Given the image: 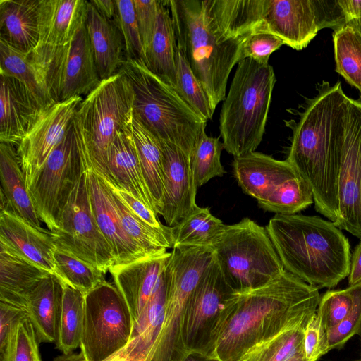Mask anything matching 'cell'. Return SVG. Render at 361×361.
Here are the masks:
<instances>
[{"label":"cell","mask_w":361,"mask_h":361,"mask_svg":"<svg viewBox=\"0 0 361 361\" xmlns=\"http://www.w3.org/2000/svg\"><path fill=\"white\" fill-rule=\"evenodd\" d=\"M319 288L284 272L266 285L235 292L222 313L208 355L237 361L253 346L290 329L305 327L317 312Z\"/></svg>","instance_id":"6da1fadb"},{"label":"cell","mask_w":361,"mask_h":361,"mask_svg":"<svg viewBox=\"0 0 361 361\" xmlns=\"http://www.w3.org/2000/svg\"><path fill=\"white\" fill-rule=\"evenodd\" d=\"M317 88L298 122H286L293 130L286 160L310 186L317 212L335 223L348 97L341 82L331 86L323 81Z\"/></svg>","instance_id":"7a4b0ae2"},{"label":"cell","mask_w":361,"mask_h":361,"mask_svg":"<svg viewBox=\"0 0 361 361\" xmlns=\"http://www.w3.org/2000/svg\"><path fill=\"white\" fill-rule=\"evenodd\" d=\"M265 228L285 270L305 283L331 288L348 276L350 245L334 222L315 216L275 214Z\"/></svg>","instance_id":"3957f363"},{"label":"cell","mask_w":361,"mask_h":361,"mask_svg":"<svg viewBox=\"0 0 361 361\" xmlns=\"http://www.w3.org/2000/svg\"><path fill=\"white\" fill-rule=\"evenodd\" d=\"M176 44L202 85L214 112L226 98L228 76L248 37L226 38L212 29L200 0L166 1Z\"/></svg>","instance_id":"277c9868"},{"label":"cell","mask_w":361,"mask_h":361,"mask_svg":"<svg viewBox=\"0 0 361 361\" xmlns=\"http://www.w3.org/2000/svg\"><path fill=\"white\" fill-rule=\"evenodd\" d=\"M134 93L128 77L118 71L102 80L79 104L73 132L84 171L113 185L107 165L109 148L132 114Z\"/></svg>","instance_id":"5b68a950"},{"label":"cell","mask_w":361,"mask_h":361,"mask_svg":"<svg viewBox=\"0 0 361 361\" xmlns=\"http://www.w3.org/2000/svg\"><path fill=\"white\" fill-rule=\"evenodd\" d=\"M276 77L269 64L241 60L219 116L224 149L234 157L255 152L265 130Z\"/></svg>","instance_id":"8992f818"},{"label":"cell","mask_w":361,"mask_h":361,"mask_svg":"<svg viewBox=\"0 0 361 361\" xmlns=\"http://www.w3.org/2000/svg\"><path fill=\"white\" fill-rule=\"evenodd\" d=\"M119 71L134 93L133 111L159 140L175 144L190 154L205 131L207 121L197 115L176 90L153 73L142 61L125 59Z\"/></svg>","instance_id":"52a82bcc"},{"label":"cell","mask_w":361,"mask_h":361,"mask_svg":"<svg viewBox=\"0 0 361 361\" xmlns=\"http://www.w3.org/2000/svg\"><path fill=\"white\" fill-rule=\"evenodd\" d=\"M214 258L238 293L262 287L285 271L266 228L247 217L226 225L214 247Z\"/></svg>","instance_id":"ba28073f"},{"label":"cell","mask_w":361,"mask_h":361,"mask_svg":"<svg viewBox=\"0 0 361 361\" xmlns=\"http://www.w3.org/2000/svg\"><path fill=\"white\" fill-rule=\"evenodd\" d=\"M209 264L191 250L173 251L166 266L167 296L159 332L145 361H180L187 351L183 326L188 300Z\"/></svg>","instance_id":"9c48e42d"},{"label":"cell","mask_w":361,"mask_h":361,"mask_svg":"<svg viewBox=\"0 0 361 361\" xmlns=\"http://www.w3.org/2000/svg\"><path fill=\"white\" fill-rule=\"evenodd\" d=\"M134 320L114 283L104 281L85 294L80 351L86 361H104L129 343Z\"/></svg>","instance_id":"30bf717a"},{"label":"cell","mask_w":361,"mask_h":361,"mask_svg":"<svg viewBox=\"0 0 361 361\" xmlns=\"http://www.w3.org/2000/svg\"><path fill=\"white\" fill-rule=\"evenodd\" d=\"M49 232L57 250L104 274L116 264L112 249L93 214L85 171L62 212L59 228Z\"/></svg>","instance_id":"8fae6325"},{"label":"cell","mask_w":361,"mask_h":361,"mask_svg":"<svg viewBox=\"0 0 361 361\" xmlns=\"http://www.w3.org/2000/svg\"><path fill=\"white\" fill-rule=\"evenodd\" d=\"M83 171L72 121L63 139L27 185L37 213L49 231L59 228L62 212Z\"/></svg>","instance_id":"7c38bea8"},{"label":"cell","mask_w":361,"mask_h":361,"mask_svg":"<svg viewBox=\"0 0 361 361\" xmlns=\"http://www.w3.org/2000/svg\"><path fill=\"white\" fill-rule=\"evenodd\" d=\"M345 24V17L338 0H264L258 32L274 35L284 44L301 50L319 30H334Z\"/></svg>","instance_id":"4fadbf2b"},{"label":"cell","mask_w":361,"mask_h":361,"mask_svg":"<svg viewBox=\"0 0 361 361\" xmlns=\"http://www.w3.org/2000/svg\"><path fill=\"white\" fill-rule=\"evenodd\" d=\"M32 53L42 71L54 102L87 95L100 82L85 19L67 45L41 53Z\"/></svg>","instance_id":"5bb4252c"},{"label":"cell","mask_w":361,"mask_h":361,"mask_svg":"<svg viewBox=\"0 0 361 361\" xmlns=\"http://www.w3.org/2000/svg\"><path fill=\"white\" fill-rule=\"evenodd\" d=\"M235 292L214 258L188 302L183 326V341L187 352L208 355L222 313Z\"/></svg>","instance_id":"9a60e30c"},{"label":"cell","mask_w":361,"mask_h":361,"mask_svg":"<svg viewBox=\"0 0 361 361\" xmlns=\"http://www.w3.org/2000/svg\"><path fill=\"white\" fill-rule=\"evenodd\" d=\"M334 224L361 240V101L348 97Z\"/></svg>","instance_id":"2e32d148"},{"label":"cell","mask_w":361,"mask_h":361,"mask_svg":"<svg viewBox=\"0 0 361 361\" xmlns=\"http://www.w3.org/2000/svg\"><path fill=\"white\" fill-rule=\"evenodd\" d=\"M75 96L44 109L16 148L27 186L65 137L82 101Z\"/></svg>","instance_id":"e0dca14e"},{"label":"cell","mask_w":361,"mask_h":361,"mask_svg":"<svg viewBox=\"0 0 361 361\" xmlns=\"http://www.w3.org/2000/svg\"><path fill=\"white\" fill-rule=\"evenodd\" d=\"M162 155L164 199L160 215L167 226H175L197 207V188L190 155L178 146L159 140Z\"/></svg>","instance_id":"ac0fdd59"},{"label":"cell","mask_w":361,"mask_h":361,"mask_svg":"<svg viewBox=\"0 0 361 361\" xmlns=\"http://www.w3.org/2000/svg\"><path fill=\"white\" fill-rule=\"evenodd\" d=\"M56 249L49 231L34 226L12 209L0 210V250L16 255L56 276Z\"/></svg>","instance_id":"d6986e66"},{"label":"cell","mask_w":361,"mask_h":361,"mask_svg":"<svg viewBox=\"0 0 361 361\" xmlns=\"http://www.w3.org/2000/svg\"><path fill=\"white\" fill-rule=\"evenodd\" d=\"M91 207L98 226L112 249L115 265L147 256L126 232L107 183L91 171H84Z\"/></svg>","instance_id":"ffe728a7"},{"label":"cell","mask_w":361,"mask_h":361,"mask_svg":"<svg viewBox=\"0 0 361 361\" xmlns=\"http://www.w3.org/2000/svg\"><path fill=\"white\" fill-rule=\"evenodd\" d=\"M171 252L147 255L125 264L114 265L109 272L128 304L134 322L139 317L164 274Z\"/></svg>","instance_id":"44dd1931"},{"label":"cell","mask_w":361,"mask_h":361,"mask_svg":"<svg viewBox=\"0 0 361 361\" xmlns=\"http://www.w3.org/2000/svg\"><path fill=\"white\" fill-rule=\"evenodd\" d=\"M0 142L18 145L44 109L17 78L0 74Z\"/></svg>","instance_id":"7402d4cb"},{"label":"cell","mask_w":361,"mask_h":361,"mask_svg":"<svg viewBox=\"0 0 361 361\" xmlns=\"http://www.w3.org/2000/svg\"><path fill=\"white\" fill-rule=\"evenodd\" d=\"M232 166L243 191L257 202L265 200L285 181L300 175L286 159L277 160L257 152L234 157Z\"/></svg>","instance_id":"603a6c76"},{"label":"cell","mask_w":361,"mask_h":361,"mask_svg":"<svg viewBox=\"0 0 361 361\" xmlns=\"http://www.w3.org/2000/svg\"><path fill=\"white\" fill-rule=\"evenodd\" d=\"M87 1L40 0L37 54L67 45L85 19Z\"/></svg>","instance_id":"cb8c5ba5"},{"label":"cell","mask_w":361,"mask_h":361,"mask_svg":"<svg viewBox=\"0 0 361 361\" xmlns=\"http://www.w3.org/2000/svg\"><path fill=\"white\" fill-rule=\"evenodd\" d=\"M130 121L117 133L109 148V172L114 187L130 193L155 212L142 176Z\"/></svg>","instance_id":"d4e9b609"},{"label":"cell","mask_w":361,"mask_h":361,"mask_svg":"<svg viewBox=\"0 0 361 361\" xmlns=\"http://www.w3.org/2000/svg\"><path fill=\"white\" fill-rule=\"evenodd\" d=\"M202 5L212 29L226 38L249 36L262 23L264 0H205Z\"/></svg>","instance_id":"484cf974"},{"label":"cell","mask_w":361,"mask_h":361,"mask_svg":"<svg viewBox=\"0 0 361 361\" xmlns=\"http://www.w3.org/2000/svg\"><path fill=\"white\" fill-rule=\"evenodd\" d=\"M85 25L100 80L118 73L125 58L122 35L115 21L87 2Z\"/></svg>","instance_id":"4316f807"},{"label":"cell","mask_w":361,"mask_h":361,"mask_svg":"<svg viewBox=\"0 0 361 361\" xmlns=\"http://www.w3.org/2000/svg\"><path fill=\"white\" fill-rule=\"evenodd\" d=\"M40 0H0V39L23 52L39 41Z\"/></svg>","instance_id":"83f0119b"},{"label":"cell","mask_w":361,"mask_h":361,"mask_svg":"<svg viewBox=\"0 0 361 361\" xmlns=\"http://www.w3.org/2000/svg\"><path fill=\"white\" fill-rule=\"evenodd\" d=\"M63 292L62 282L49 274L27 298L26 310L39 343L57 340Z\"/></svg>","instance_id":"f1b7e54d"},{"label":"cell","mask_w":361,"mask_h":361,"mask_svg":"<svg viewBox=\"0 0 361 361\" xmlns=\"http://www.w3.org/2000/svg\"><path fill=\"white\" fill-rule=\"evenodd\" d=\"M49 274L16 255L0 250V302L26 309L29 295Z\"/></svg>","instance_id":"f546056e"},{"label":"cell","mask_w":361,"mask_h":361,"mask_svg":"<svg viewBox=\"0 0 361 361\" xmlns=\"http://www.w3.org/2000/svg\"><path fill=\"white\" fill-rule=\"evenodd\" d=\"M0 191L4 193L13 211L34 226L43 229L14 145L0 144Z\"/></svg>","instance_id":"4dcf8cb0"},{"label":"cell","mask_w":361,"mask_h":361,"mask_svg":"<svg viewBox=\"0 0 361 361\" xmlns=\"http://www.w3.org/2000/svg\"><path fill=\"white\" fill-rule=\"evenodd\" d=\"M176 48L170 11L166 1H160L153 37L145 51V64L174 89L176 86Z\"/></svg>","instance_id":"1f68e13d"},{"label":"cell","mask_w":361,"mask_h":361,"mask_svg":"<svg viewBox=\"0 0 361 361\" xmlns=\"http://www.w3.org/2000/svg\"><path fill=\"white\" fill-rule=\"evenodd\" d=\"M130 125L145 182L152 199L154 210L157 214H160L164 187L159 140L142 125L133 111Z\"/></svg>","instance_id":"d6a6232c"},{"label":"cell","mask_w":361,"mask_h":361,"mask_svg":"<svg viewBox=\"0 0 361 361\" xmlns=\"http://www.w3.org/2000/svg\"><path fill=\"white\" fill-rule=\"evenodd\" d=\"M226 225L212 214L209 207H197L178 224L171 227L172 248L214 247Z\"/></svg>","instance_id":"836d02e7"},{"label":"cell","mask_w":361,"mask_h":361,"mask_svg":"<svg viewBox=\"0 0 361 361\" xmlns=\"http://www.w3.org/2000/svg\"><path fill=\"white\" fill-rule=\"evenodd\" d=\"M0 74L14 77L31 92L43 109L56 103L31 52L18 50L0 39Z\"/></svg>","instance_id":"e575fe53"},{"label":"cell","mask_w":361,"mask_h":361,"mask_svg":"<svg viewBox=\"0 0 361 361\" xmlns=\"http://www.w3.org/2000/svg\"><path fill=\"white\" fill-rule=\"evenodd\" d=\"M63 283V298L56 348L63 354L80 348L84 321L85 294Z\"/></svg>","instance_id":"d590c367"},{"label":"cell","mask_w":361,"mask_h":361,"mask_svg":"<svg viewBox=\"0 0 361 361\" xmlns=\"http://www.w3.org/2000/svg\"><path fill=\"white\" fill-rule=\"evenodd\" d=\"M336 71L360 92L361 101V32L345 24L334 30Z\"/></svg>","instance_id":"8d00e7d4"},{"label":"cell","mask_w":361,"mask_h":361,"mask_svg":"<svg viewBox=\"0 0 361 361\" xmlns=\"http://www.w3.org/2000/svg\"><path fill=\"white\" fill-rule=\"evenodd\" d=\"M111 190L126 232L145 254L152 255L172 248L171 227L169 231H161L151 227L136 216L111 189Z\"/></svg>","instance_id":"74e56055"},{"label":"cell","mask_w":361,"mask_h":361,"mask_svg":"<svg viewBox=\"0 0 361 361\" xmlns=\"http://www.w3.org/2000/svg\"><path fill=\"white\" fill-rule=\"evenodd\" d=\"M314 202L312 189L300 176L290 178L279 185L258 206L276 214H295Z\"/></svg>","instance_id":"f35d334b"},{"label":"cell","mask_w":361,"mask_h":361,"mask_svg":"<svg viewBox=\"0 0 361 361\" xmlns=\"http://www.w3.org/2000/svg\"><path fill=\"white\" fill-rule=\"evenodd\" d=\"M224 149L219 137H209L204 131L196 141L190 154V167L196 188L207 183L210 179L226 173L221 162Z\"/></svg>","instance_id":"ab89813d"},{"label":"cell","mask_w":361,"mask_h":361,"mask_svg":"<svg viewBox=\"0 0 361 361\" xmlns=\"http://www.w3.org/2000/svg\"><path fill=\"white\" fill-rule=\"evenodd\" d=\"M56 276L84 294L105 281V274L78 258L56 249L54 252Z\"/></svg>","instance_id":"60d3db41"},{"label":"cell","mask_w":361,"mask_h":361,"mask_svg":"<svg viewBox=\"0 0 361 361\" xmlns=\"http://www.w3.org/2000/svg\"><path fill=\"white\" fill-rule=\"evenodd\" d=\"M305 327L288 329L246 351L237 361H286L302 350Z\"/></svg>","instance_id":"b9f144b4"},{"label":"cell","mask_w":361,"mask_h":361,"mask_svg":"<svg viewBox=\"0 0 361 361\" xmlns=\"http://www.w3.org/2000/svg\"><path fill=\"white\" fill-rule=\"evenodd\" d=\"M176 91L201 118L207 121L212 119L214 112L208 97L178 47L176 51Z\"/></svg>","instance_id":"7bdbcfd3"},{"label":"cell","mask_w":361,"mask_h":361,"mask_svg":"<svg viewBox=\"0 0 361 361\" xmlns=\"http://www.w3.org/2000/svg\"><path fill=\"white\" fill-rule=\"evenodd\" d=\"M33 326L28 317L15 326L5 349L0 353V361H42Z\"/></svg>","instance_id":"ee69618b"},{"label":"cell","mask_w":361,"mask_h":361,"mask_svg":"<svg viewBox=\"0 0 361 361\" xmlns=\"http://www.w3.org/2000/svg\"><path fill=\"white\" fill-rule=\"evenodd\" d=\"M116 14L114 21L123 39L126 59L145 63V55L137 22L133 0H115Z\"/></svg>","instance_id":"f6af8a7d"},{"label":"cell","mask_w":361,"mask_h":361,"mask_svg":"<svg viewBox=\"0 0 361 361\" xmlns=\"http://www.w3.org/2000/svg\"><path fill=\"white\" fill-rule=\"evenodd\" d=\"M353 301V286L342 290H329L320 297L317 314L325 334L347 317Z\"/></svg>","instance_id":"bcb514c9"},{"label":"cell","mask_w":361,"mask_h":361,"mask_svg":"<svg viewBox=\"0 0 361 361\" xmlns=\"http://www.w3.org/2000/svg\"><path fill=\"white\" fill-rule=\"evenodd\" d=\"M353 301L347 317L325 334L324 354L342 347L361 327V282L353 285Z\"/></svg>","instance_id":"7dc6e473"},{"label":"cell","mask_w":361,"mask_h":361,"mask_svg":"<svg viewBox=\"0 0 361 361\" xmlns=\"http://www.w3.org/2000/svg\"><path fill=\"white\" fill-rule=\"evenodd\" d=\"M283 44V40L274 35L264 32H253L243 44L240 61L250 59L260 64H269L270 55Z\"/></svg>","instance_id":"c3c4849f"},{"label":"cell","mask_w":361,"mask_h":361,"mask_svg":"<svg viewBox=\"0 0 361 361\" xmlns=\"http://www.w3.org/2000/svg\"><path fill=\"white\" fill-rule=\"evenodd\" d=\"M133 1L137 22L145 55V51L153 37L160 1Z\"/></svg>","instance_id":"681fc988"},{"label":"cell","mask_w":361,"mask_h":361,"mask_svg":"<svg viewBox=\"0 0 361 361\" xmlns=\"http://www.w3.org/2000/svg\"><path fill=\"white\" fill-rule=\"evenodd\" d=\"M325 333L318 315L314 313L308 320L304 329L303 353L310 361H317L324 355Z\"/></svg>","instance_id":"f907efd6"},{"label":"cell","mask_w":361,"mask_h":361,"mask_svg":"<svg viewBox=\"0 0 361 361\" xmlns=\"http://www.w3.org/2000/svg\"><path fill=\"white\" fill-rule=\"evenodd\" d=\"M108 185L112 191L120 197L127 207L147 224L161 231H169L171 227L168 226H166L160 222L158 214L152 209L147 207L130 193L123 190L117 189L109 183Z\"/></svg>","instance_id":"816d5d0a"},{"label":"cell","mask_w":361,"mask_h":361,"mask_svg":"<svg viewBox=\"0 0 361 361\" xmlns=\"http://www.w3.org/2000/svg\"><path fill=\"white\" fill-rule=\"evenodd\" d=\"M27 317L26 309L0 302V353L5 349L15 326Z\"/></svg>","instance_id":"f5cc1de1"},{"label":"cell","mask_w":361,"mask_h":361,"mask_svg":"<svg viewBox=\"0 0 361 361\" xmlns=\"http://www.w3.org/2000/svg\"><path fill=\"white\" fill-rule=\"evenodd\" d=\"M348 279L349 286L361 282V242L356 246L351 255Z\"/></svg>","instance_id":"db71d44e"},{"label":"cell","mask_w":361,"mask_h":361,"mask_svg":"<svg viewBox=\"0 0 361 361\" xmlns=\"http://www.w3.org/2000/svg\"><path fill=\"white\" fill-rule=\"evenodd\" d=\"M345 17L350 20L361 18V0H338Z\"/></svg>","instance_id":"11a10c76"},{"label":"cell","mask_w":361,"mask_h":361,"mask_svg":"<svg viewBox=\"0 0 361 361\" xmlns=\"http://www.w3.org/2000/svg\"><path fill=\"white\" fill-rule=\"evenodd\" d=\"M90 2L103 16L110 20H114L116 14V1L112 0H91Z\"/></svg>","instance_id":"9f6ffc18"},{"label":"cell","mask_w":361,"mask_h":361,"mask_svg":"<svg viewBox=\"0 0 361 361\" xmlns=\"http://www.w3.org/2000/svg\"><path fill=\"white\" fill-rule=\"evenodd\" d=\"M180 361H220L219 360L199 352H187Z\"/></svg>","instance_id":"6f0895ef"},{"label":"cell","mask_w":361,"mask_h":361,"mask_svg":"<svg viewBox=\"0 0 361 361\" xmlns=\"http://www.w3.org/2000/svg\"><path fill=\"white\" fill-rule=\"evenodd\" d=\"M52 361H86V360L83 353L80 351V353H62L61 355H59L54 358Z\"/></svg>","instance_id":"680465c9"},{"label":"cell","mask_w":361,"mask_h":361,"mask_svg":"<svg viewBox=\"0 0 361 361\" xmlns=\"http://www.w3.org/2000/svg\"><path fill=\"white\" fill-rule=\"evenodd\" d=\"M286 361H310V360H308L305 357L304 353H303V349H302V350L298 352L297 353H295V355L291 356L290 358H288Z\"/></svg>","instance_id":"91938a15"},{"label":"cell","mask_w":361,"mask_h":361,"mask_svg":"<svg viewBox=\"0 0 361 361\" xmlns=\"http://www.w3.org/2000/svg\"><path fill=\"white\" fill-rule=\"evenodd\" d=\"M104 361H130L124 356L117 353Z\"/></svg>","instance_id":"94428289"},{"label":"cell","mask_w":361,"mask_h":361,"mask_svg":"<svg viewBox=\"0 0 361 361\" xmlns=\"http://www.w3.org/2000/svg\"><path fill=\"white\" fill-rule=\"evenodd\" d=\"M346 24H348L361 32V18L354 19L350 20Z\"/></svg>","instance_id":"6125c7cd"},{"label":"cell","mask_w":361,"mask_h":361,"mask_svg":"<svg viewBox=\"0 0 361 361\" xmlns=\"http://www.w3.org/2000/svg\"><path fill=\"white\" fill-rule=\"evenodd\" d=\"M357 334L359 335V336H360V342H361V327H360V330H359V331H358ZM360 361H361V360H360Z\"/></svg>","instance_id":"be15d7a7"}]
</instances>
